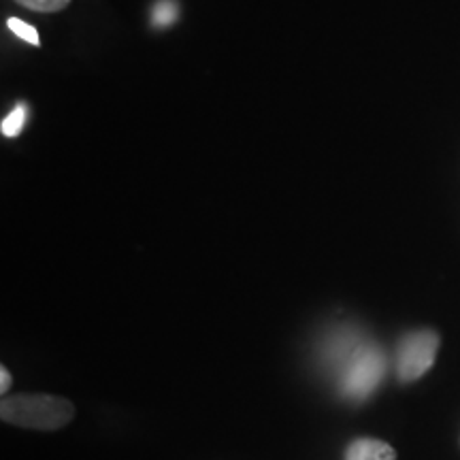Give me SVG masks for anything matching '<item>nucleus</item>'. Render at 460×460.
<instances>
[{"label": "nucleus", "mask_w": 460, "mask_h": 460, "mask_svg": "<svg viewBox=\"0 0 460 460\" xmlns=\"http://www.w3.org/2000/svg\"><path fill=\"white\" fill-rule=\"evenodd\" d=\"M0 416L4 422L22 429L58 430L75 418V405L54 394L4 396L0 402Z\"/></svg>", "instance_id": "f257e3e1"}, {"label": "nucleus", "mask_w": 460, "mask_h": 460, "mask_svg": "<svg viewBox=\"0 0 460 460\" xmlns=\"http://www.w3.org/2000/svg\"><path fill=\"white\" fill-rule=\"evenodd\" d=\"M339 371V390L345 399L365 401L376 393L386 373V356L373 341L360 343L335 367Z\"/></svg>", "instance_id": "f03ea898"}, {"label": "nucleus", "mask_w": 460, "mask_h": 460, "mask_svg": "<svg viewBox=\"0 0 460 460\" xmlns=\"http://www.w3.org/2000/svg\"><path fill=\"white\" fill-rule=\"evenodd\" d=\"M439 335L433 331L407 332L396 345V376L401 382H416L435 365Z\"/></svg>", "instance_id": "7ed1b4c3"}, {"label": "nucleus", "mask_w": 460, "mask_h": 460, "mask_svg": "<svg viewBox=\"0 0 460 460\" xmlns=\"http://www.w3.org/2000/svg\"><path fill=\"white\" fill-rule=\"evenodd\" d=\"M345 460H396V452L386 441L356 439L345 450Z\"/></svg>", "instance_id": "20e7f679"}, {"label": "nucleus", "mask_w": 460, "mask_h": 460, "mask_svg": "<svg viewBox=\"0 0 460 460\" xmlns=\"http://www.w3.org/2000/svg\"><path fill=\"white\" fill-rule=\"evenodd\" d=\"M180 17V4L175 0H158L152 7V26L154 28H169Z\"/></svg>", "instance_id": "39448f33"}, {"label": "nucleus", "mask_w": 460, "mask_h": 460, "mask_svg": "<svg viewBox=\"0 0 460 460\" xmlns=\"http://www.w3.org/2000/svg\"><path fill=\"white\" fill-rule=\"evenodd\" d=\"M26 122H28V105L26 102H17V105L7 113V118L3 119L0 128H3L4 137H11V139H13V137H17L22 130H24Z\"/></svg>", "instance_id": "423d86ee"}, {"label": "nucleus", "mask_w": 460, "mask_h": 460, "mask_svg": "<svg viewBox=\"0 0 460 460\" xmlns=\"http://www.w3.org/2000/svg\"><path fill=\"white\" fill-rule=\"evenodd\" d=\"M7 28L15 34L17 39H22V41H26V43H31V45L41 43V41H39L37 28L31 26V24H26L24 20H17V17H9Z\"/></svg>", "instance_id": "0eeeda50"}, {"label": "nucleus", "mask_w": 460, "mask_h": 460, "mask_svg": "<svg viewBox=\"0 0 460 460\" xmlns=\"http://www.w3.org/2000/svg\"><path fill=\"white\" fill-rule=\"evenodd\" d=\"M20 4H24L26 9L41 11V13H54V11L65 9L71 0H17Z\"/></svg>", "instance_id": "6e6552de"}, {"label": "nucleus", "mask_w": 460, "mask_h": 460, "mask_svg": "<svg viewBox=\"0 0 460 460\" xmlns=\"http://www.w3.org/2000/svg\"><path fill=\"white\" fill-rule=\"evenodd\" d=\"M9 386H11V373L3 367V369H0V393L7 394Z\"/></svg>", "instance_id": "1a4fd4ad"}]
</instances>
